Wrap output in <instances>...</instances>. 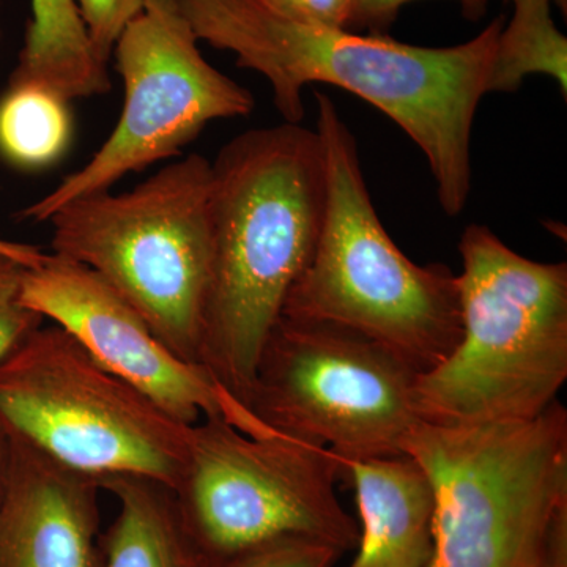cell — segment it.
I'll return each mask as SVG.
<instances>
[{
  "label": "cell",
  "mask_w": 567,
  "mask_h": 567,
  "mask_svg": "<svg viewBox=\"0 0 567 567\" xmlns=\"http://www.w3.org/2000/svg\"><path fill=\"white\" fill-rule=\"evenodd\" d=\"M197 40L237 55L240 69L270 82L284 122L305 117L306 84L322 82L371 103L404 130L427 159L447 216L472 192V132L487 93L505 18L475 39L425 48L349 29L286 20L256 0H177Z\"/></svg>",
  "instance_id": "obj_1"
},
{
  "label": "cell",
  "mask_w": 567,
  "mask_h": 567,
  "mask_svg": "<svg viewBox=\"0 0 567 567\" xmlns=\"http://www.w3.org/2000/svg\"><path fill=\"white\" fill-rule=\"evenodd\" d=\"M324 200L322 141L301 123L238 134L212 163L200 364L244 409L265 342L315 256Z\"/></svg>",
  "instance_id": "obj_2"
},
{
  "label": "cell",
  "mask_w": 567,
  "mask_h": 567,
  "mask_svg": "<svg viewBox=\"0 0 567 567\" xmlns=\"http://www.w3.org/2000/svg\"><path fill=\"white\" fill-rule=\"evenodd\" d=\"M316 100L327 175L322 230L281 317L341 324L425 374L461 341L458 275L399 249L369 196L352 130L327 93Z\"/></svg>",
  "instance_id": "obj_3"
},
{
  "label": "cell",
  "mask_w": 567,
  "mask_h": 567,
  "mask_svg": "<svg viewBox=\"0 0 567 567\" xmlns=\"http://www.w3.org/2000/svg\"><path fill=\"white\" fill-rule=\"evenodd\" d=\"M404 454L434 491L427 567H567V412L535 420L420 421Z\"/></svg>",
  "instance_id": "obj_4"
},
{
  "label": "cell",
  "mask_w": 567,
  "mask_h": 567,
  "mask_svg": "<svg viewBox=\"0 0 567 567\" xmlns=\"http://www.w3.org/2000/svg\"><path fill=\"white\" fill-rule=\"evenodd\" d=\"M458 252L462 338L417 375V416L440 425L535 420L567 380V265L527 259L480 224L466 227Z\"/></svg>",
  "instance_id": "obj_5"
},
{
  "label": "cell",
  "mask_w": 567,
  "mask_h": 567,
  "mask_svg": "<svg viewBox=\"0 0 567 567\" xmlns=\"http://www.w3.org/2000/svg\"><path fill=\"white\" fill-rule=\"evenodd\" d=\"M210 194L212 162L192 153L132 192L78 197L48 219L52 254L95 271L196 364L210 289Z\"/></svg>",
  "instance_id": "obj_6"
},
{
  "label": "cell",
  "mask_w": 567,
  "mask_h": 567,
  "mask_svg": "<svg viewBox=\"0 0 567 567\" xmlns=\"http://www.w3.org/2000/svg\"><path fill=\"white\" fill-rule=\"evenodd\" d=\"M0 424L95 481L140 476L175 488L193 425L104 368L59 324H41L0 360Z\"/></svg>",
  "instance_id": "obj_7"
},
{
  "label": "cell",
  "mask_w": 567,
  "mask_h": 567,
  "mask_svg": "<svg viewBox=\"0 0 567 567\" xmlns=\"http://www.w3.org/2000/svg\"><path fill=\"white\" fill-rule=\"evenodd\" d=\"M339 480L344 466L330 450L204 417L193 425L173 491L186 532L213 567L287 539L354 550L360 527L339 502Z\"/></svg>",
  "instance_id": "obj_8"
},
{
  "label": "cell",
  "mask_w": 567,
  "mask_h": 567,
  "mask_svg": "<svg viewBox=\"0 0 567 567\" xmlns=\"http://www.w3.org/2000/svg\"><path fill=\"white\" fill-rule=\"evenodd\" d=\"M417 375L357 331L281 317L260 352L246 410L264 434L324 447L341 461L399 456L421 421Z\"/></svg>",
  "instance_id": "obj_9"
},
{
  "label": "cell",
  "mask_w": 567,
  "mask_h": 567,
  "mask_svg": "<svg viewBox=\"0 0 567 567\" xmlns=\"http://www.w3.org/2000/svg\"><path fill=\"white\" fill-rule=\"evenodd\" d=\"M197 43L177 0H145L112 50L125 91L117 125L87 164L18 218L48 221L70 200L177 158L208 123L251 114L252 93L205 61Z\"/></svg>",
  "instance_id": "obj_10"
},
{
  "label": "cell",
  "mask_w": 567,
  "mask_h": 567,
  "mask_svg": "<svg viewBox=\"0 0 567 567\" xmlns=\"http://www.w3.org/2000/svg\"><path fill=\"white\" fill-rule=\"evenodd\" d=\"M25 308L69 331L115 375L132 383L183 424L223 417L245 434L252 416L200 364L183 360L144 317L91 268L48 254L22 279Z\"/></svg>",
  "instance_id": "obj_11"
},
{
  "label": "cell",
  "mask_w": 567,
  "mask_h": 567,
  "mask_svg": "<svg viewBox=\"0 0 567 567\" xmlns=\"http://www.w3.org/2000/svg\"><path fill=\"white\" fill-rule=\"evenodd\" d=\"M100 491L99 481L10 435L0 567H100Z\"/></svg>",
  "instance_id": "obj_12"
},
{
  "label": "cell",
  "mask_w": 567,
  "mask_h": 567,
  "mask_svg": "<svg viewBox=\"0 0 567 567\" xmlns=\"http://www.w3.org/2000/svg\"><path fill=\"white\" fill-rule=\"evenodd\" d=\"M354 488L360 539L349 567H427L434 491L409 454L341 461Z\"/></svg>",
  "instance_id": "obj_13"
},
{
  "label": "cell",
  "mask_w": 567,
  "mask_h": 567,
  "mask_svg": "<svg viewBox=\"0 0 567 567\" xmlns=\"http://www.w3.org/2000/svg\"><path fill=\"white\" fill-rule=\"evenodd\" d=\"M99 484L118 503L100 540V567H208L186 532L173 488L140 476Z\"/></svg>",
  "instance_id": "obj_14"
},
{
  "label": "cell",
  "mask_w": 567,
  "mask_h": 567,
  "mask_svg": "<svg viewBox=\"0 0 567 567\" xmlns=\"http://www.w3.org/2000/svg\"><path fill=\"white\" fill-rule=\"evenodd\" d=\"M11 78L44 85L70 103L111 91L107 65L96 58L74 0H32Z\"/></svg>",
  "instance_id": "obj_15"
},
{
  "label": "cell",
  "mask_w": 567,
  "mask_h": 567,
  "mask_svg": "<svg viewBox=\"0 0 567 567\" xmlns=\"http://www.w3.org/2000/svg\"><path fill=\"white\" fill-rule=\"evenodd\" d=\"M73 125L63 96L10 78L0 95V158L21 171L47 169L69 152Z\"/></svg>",
  "instance_id": "obj_16"
},
{
  "label": "cell",
  "mask_w": 567,
  "mask_h": 567,
  "mask_svg": "<svg viewBox=\"0 0 567 567\" xmlns=\"http://www.w3.org/2000/svg\"><path fill=\"white\" fill-rule=\"evenodd\" d=\"M514 14L496 40L487 93L516 92L532 74L557 81L567 99V39L551 18V0H513Z\"/></svg>",
  "instance_id": "obj_17"
},
{
  "label": "cell",
  "mask_w": 567,
  "mask_h": 567,
  "mask_svg": "<svg viewBox=\"0 0 567 567\" xmlns=\"http://www.w3.org/2000/svg\"><path fill=\"white\" fill-rule=\"evenodd\" d=\"M25 270L17 260L0 256V360L44 323L43 317L22 305Z\"/></svg>",
  "instance_id": "obj_18"
},
{
  "label": "cell",
  "mask_w": 567,
  "mask_h": 567,
  "mask_svg": "<svg viewBox=\"0 0 567 567\" xmlns=\"http://www.w3.org/2000/svg\"><path fill=\"white\" fill-rule=\"evenodd\" d=\"M342 557V551L327 544L287 539L254 548L213 567H334Z\"/></svg>",
  "instance_id": "obj_19"
},
{
  "label": "cell",
  "mask_w": 567,
  "mask_h": 567,
  "mask_svg": "<svg viewBox=\"0 0 567 567\" xmlns=\"http://www.w3.org/2000/svg\"><path fill=\"white\" fill-rule=\"evenodd\" d=\"M96 58L110 62L118 37L144 9L145 0H74Z\"/></svg>",
  "instance_id": "obj_20"
},
{
  "label": "cell",
  "mask_w": 567,
  "mask_h": 567,
  "mask_svg": "<svg viewBox=\"0 0 567 567\" xmlns=\"http://www.w3.org/2000/svg\"><path fill=\"white\" fill-rule=\"evenodd\" d=\"M257 3L286 18L305 24L349 29L352 25V0H256Z\"/></svg>",
  "instance_id": "obj_21"
},
{
  "label": "cell",
  "mask_w": 567,
  "mask_h": 567,
  "mask_svg": "<svg viewBox=\"0 0 567 567\" xmlns=\"http://www.w3.org/2000/svg\"><path fill=\"white\" fill-rule=\"evenodd\" d=\"M413 0H352V25L353 29H369L375 35L383 32L393 24L399 10L405 3ZM462 10L470 20H477L483 17L488 6V0H457Z\"/></svg>",
  "instance_id": "obj_22"
},
{
  "label": "cell",
  "mask_w": 567,
  "mask_h": 567,
  "mask_svg": "<svg viewBox=\"0 0 567 567\" xmlns=\"http://www.w3.org/2000/svg\"><path fill=\"white\" fill-rule=\"evenodd\" d=\"M0 256L10 257V259L17 260L24 267L32 268L43 262L48 254L40 251L37 246L17 244V241L0 238Z\"/></svg>",
  "instance_id": "obj_23"
},
{
  "label": "cell",
  "mask_w": 567,
  "mask_h": 567,
  "mask_svg": "<svg viewBox=\"0 0 567 567\" xmlns=\"http://www.w3.org/2000/svg\"><path fill=\"white\" fill-rule=\"evenodd\" d=\"M10 466V435L2 424H0V503H2L3 492H6L7 477H9Z\"/></svg>",
  "instance_id": "obj_24"
},
{
  "label": "cell",
  "mask_w": 567,
  "mask_h": 567,
  "mask_svg": "<svg viewBox=\"0 0 567 567\" xmlns=\"http://www.w3.org/2000/svg\"><path fill=\"white\" fill-rule=\"evenodd\" d=\"M551 2H555V6L558 7L559 10L563 11V14L567 13V0H551Z\"/></svg>",
  "instance_id": "obj_25"
}]
</instances>
